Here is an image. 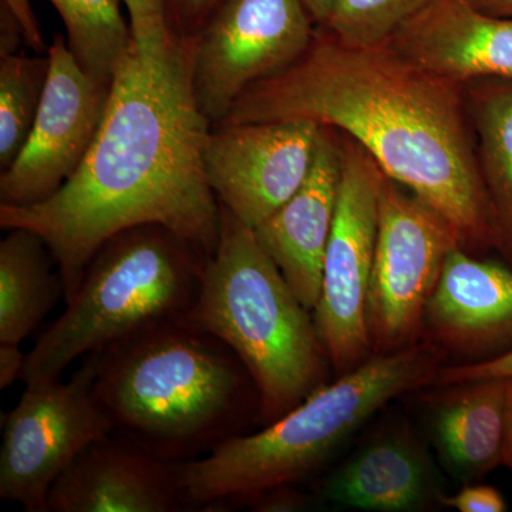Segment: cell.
Returning <instances> with one entry per match:
<instances>
[{
  "label": "cell",
  "mask_w": 512,
  "mask_h": 512,
  "mask_svg": "<svg viewBox=\"0 0 512 512\" xmlns=\"http://www.w3.org/2000/svg\"><path fill=\"white\" fill-rule=\"evenodd\" d=\"M211 127L195 99L187 40L175 33L163 46L134 42L76 173L45 201L0 205V227L45 241L64 302L99 249L127 229L158 225L211 256L221 229L204 163Z\"/></svg>",
  "instance_id": "cell-1"
},
{
  "label": "cell",
  "mask_w": 512,
  "mask_h": 512,
  "mask_svg": "<svg viewBox=\"0 0 512 512\" xmlns=\"http://www.w3.org/2000/svg\"><path fill=\"white\" fill-rule=\"evenodd\" d=\"M279 120H309L352 138L386 177L440 212L470 254L497 245L464 86L390 45L346 46L316 26L301 59L248 87L221 123Z\"/></svg>",
  "instance_id": "cell-2"
},
{
  "label": "cell",
  "mask_w": 512,
  "mask_h": 512,
  "mask_svg": "<svg viewBox=\"0 0 512 512\" xmlns=\"http://www.w3.org/2000/svg\"><path fill=\"white\" fill-rule=\"evenodd\" d=\"M111 434L175 464L207 456L261 420V399L229 346L187 320L89 355Z\"/></svg>",
  "instance_id": "cell-3"
},
{
  "label": "cell",
  "mask_w": 512,
  "mask_h": 512,
  "mask_svg": "<svg viewBox=\"0 0 512 512\" xmlns=\"http://www.w3.org/2000/svg\"><path fill=\"white\" fill-rule=\"evenodd\" d=\"M439 349L423 343L375 355L322 384L264 430L225 441L207 456L175 464L188 510L252 504L315 471L365 421L402 393L433 382Z\"/></svg>",
  "instance_id": "cell-4"
},
{
  "label": "cell",
  "mask_w": 512,
  "mask_h": 512,
  "mask_svg": "<svg viewBox=\"0 0 512 512\" xmlns=\"http://www.w3.org/2000/svg\"><path fill=\"white\" fill-rule=\"evenodd\" d=\"M309 313L254 229L221 207L220 239L188 322L217 336L244 363L265 424L325 384L328 356Z\"/></svg>",
  "instance_id": "cell-5"
},
{
  "label": "cell",
  "mask_w": 512,
  "mask_h": 512,
  "mask_svg": "<svg viewBox=\"0 0 512 512\" xmlns=\"http://www.w3.org/2000/svg\"><path fill=\"white\" fill-rule=\"evenodd\" d=\"M208 258L158 225L111 238L93 256L62 315L26 356L23 382L60 379L82 357L190 318Z\"/></svg>",
  "instance_id": "cell-6"
},
{
  "label": "cell",
  "mask_w": 512,
  "mask_h": 512,
  "mask_svg": "<svg viewBox=\"0 0 512 512\" xmlns=\"http://www.w3.org/2000/svg\"><path fill=\"white\" fill-rule=\"evenodd\" d=\"M457 245L456 229L440 212L384 178L367 296V328L375 355L414 345L444 262Z\"/></svg>",
  "instance_id": "cell-7"
},
{
  "label": "cell",
  "mask_w": 512,
  "mask_h": 512,
  "mask_svg": "<svg viewBox=\"0 0 512 512\" xmlns=\"http://www.w3.org/2000/svg\"><path fill=\"white\" fill-rule=\"evenodd\" d=\"M339 137L342 174L338 204L313 322L329 362L343 375L362 365L372 350L367 296L386 174L365 148L345 134L339 133Z\"/></svg>",
  "instance_id": "cell-8"
},
{
  "label": "cell",
  "mask_w": 512,
  "mask_h": 512,
  "mask_svg": "<svg viewBox=\"0 0 512 512\" xmlns=\"http://www.w3.org/2000/svg\"><path fill=\"white\" fill-rule=\"evenodd\" d=\"M315 32L302 0H221L185 39L195 99L212 126L248 87L301 59Z\"/></svg>",
  "instance_id": "cell-9"
},
{
  "label": "cell",
  "mask_w": 512,
  "mask_h": 512,
  "mask_svg": "<svg viewBox=\"0 0 512 512\" xmlns=\"http://www.w3.org/2000/svg\"><path fill=\"white\" fill-rule=\"evenodd\" d=\"M92 357L67 382L26 383L5 417L0 450V498L29 512L49 511L53 485L86 448L111 436L93 392Z\"/></svg>",
  "instance_id": "cell-10"
},
{
  "label": "cell",
  "mask_w": 512,
  "mask_h": 512,
  "mask_svg": "<svg viewBox=\"0 0 512 512\" xmlns=\"http://www.w3.org/2000/svg\"><path fill=\"white\" fill-rule=\"evenodd\" d=\"M45 92L28 141L0 175V205L45 201L83 163L109 104L111 83L86 72L57 35L47 50Z\"/></svg>",
  "instance_id": "cell-11"
},
{
  "label": "cell",
  "mask_w": 512,
  "mask_h": 512,
  "mask_svg": "<svg viewBox=\"0 0 512 512\" xmlns=\"http://www.w3.org/2000/svg\"><path fill=\"white\" fill-rule=\"evenodd\" d=\"M320 128L309 120L214 124L204 163L221 207L252 229L268 220L311 173Z\"/></svg>",
  "instance_id": "cell-12"
},
{
  "label": "cell",
  "mask_w": 512,
  "mask_h": 512,
  "mask_svg": "<svg viewBox=\"0 0 512 512\" xmlns=\"http://www.w3.org/2000/svg\"><path fill=\"white\" fill-rule=\"evenodd\" d=\"M342 146L335 128H320L315 160L302 187L254 228L259 245L293 293L313 312L322 286L323 259L338 204Z\"/></svg>",
  "instance_id": "cell-13"
},
{
  "label": "cell",
  "mask_w": 512,
  "mask_h": 512,
  "mask_svg": "<svg viewBox=\"0 0 512 512\" xmlns=\"http://www.w3.org/2000/svg\"><path fill=\"white\" fill-rule=\"evenodd\" d=\"M389 45L460 86L512 79V18L485 13L470 0H430Z\"/></svg>",
  "instance_id": "cell-14"
},
{
  "label": "cell",
  "mask_w": 512,
  "mask_h": 512,
  "mask_svg": "<svg viewBox=\"0 0 512 512\" xmlns=\"http://www.w3.org/2000/svg\"><path fill=\"white\" fill-rule=\"evenodd\" d=\"M174 466L113 434L80 454L49 494L53 512L187 510Z\"/></svg>",
  "instance_id": "cell-15"
},
{
  "label": "cell",
  "mask_w": 512,
  "mask_h": 512,
  "mask_svg": "<svg viewBox=\"0 0 512 512\" xmlns=\"http://www.w3.org/2000/svg\"><path fill=\"white\" fill-rule=\"evenodd\" d=\"M424 322L444 345L484 349L512 336V269L451 249Z\"/></svg>",
  "instance_id": "cell-16"
},
{
  "label": "cell",
  "mask_w": 512,
  "mask_h": 512,
  "mask_svg": "<svg viewBox=\"0 0 512 512\" xmlns=\"http://www.w3.org/2000/svg\"><path fill=\"white\" fill-rule=\"evenodd\" d=\"M431 493L429 464L417 444L402 434L373 441L340 468L323 491L342 507L380 512L417 510Z\"/></svg>",
  "instance_id": "cell-17"
},
{
  "label": "cell",
  "mask_w": 512,
  "mask_h": 512,
  "mask_svg": "<svg viewBox=\"0 0 512 512\" xmlns=\"http://www.w3.org/2000/svg\"><path fill=\"white\" fill-rule=\"evenodd\" d=\"M478 168L493 214L495 249L512 264V79L464 86Z\"/></svg>",
  "instance_id": "cell-18"
},
{
  "label": "cell",
  "mask_w": 512,
  "mask_h": 512,
  "mask_svg": "<svg viewBox=\"0 0 512 512\" xmlns=\"http://www.w3.org/2000/svg\"><path fill=\"white\" fill-rule=\"evenodd\" d=\"M434 419L443 457L463 477H477L501 464L507 380L461 384Z\"/></svg>",
  "instance_id": "cell-19"
},
{
  "label": "cell",
  "mask_w": 512,
  "mask_h": 512,
  "mask_svg": "<svg viewBox=\"0 0 512 512\" xmlns=\"http://www.w3.org/2000/svg\"><path fill=\"white\" fill-rule=\"evenodd\" d=\"M52 252L35 232L8 229L0 242V343L20 345L60 298V274H53Z\"/></svg>",
  "instance_id": "cell-20"
},
{
  "label": "cell",
  "mask_w": 512,
  "mask_h": 512,
  "mask_svg": "<svg viewBox=\"0 0 512 512\" xmlns=\"http://www.w3.org/2000/svg\"><path fill=\"white\" fill-rule=\"evenodd\" d=\"M66 28L70 52L101 82L114 76L134 45L123 0H49Z\"/></svg>",
  "instance_id": "cell-21"
},
{
  "label": "cell",
  "mask_w": 512,
  "mask_h": 512,
  "mask_svg": "<svg viewBox=\"0 0 512 512\" xmlns=\"http://www.w3.org/2000/svg\"><path fill=\"white\" fill-rule=\"evenodd\" d=\"M49 57H0V168L15 163L35 124L45 92Z\"/></svg>",
  "instance_id": "cell-22"
},
{
  "label": "cell",
  "mask_w": 512,
  "mask_h": 512,
  "mask_svg": "<svg viewBox=\"0 0 512 512\" xmlns=\"http://www.w3.org/2000/svg\"><path fill=\"white\" fill-rule=\"evenodd\" d=\"M430 0H336L320 28L353 47L389 45Z\"/></svg>",
  "instance_id": "cell-23"
},
{
  "label": "cell",
  "mask_w": 512,
  "mask_h": 512,
  "mask_svg": "<svg viewBox=\"0 0 512 512\" xmlns=\"http://www.w3.org/2000/svg\"><path fill=\"white\" fill-rule=\"evenodd\" d=\"M134 42L141 47H158L173 39L167 0H123Z\"/></svg>",
  "instance_id": "cell-24"
},
{
  "label": "cell",
  "mask_w": 512,
  "mask_h": 512,
  "mask_svg": "<svg viewBox=\"0 0 512 512\" xmlns=\"http://www.w3.org/2000/svg\"><path fill=\"white\" fill-rule=\"evenodd\" d=\"M487 379L512 380V350L484 362L439 369L433 382L440 386H461Z\"/></svg>",
  "instance_id": "cell-25"
},
{
  "label": "cell",
  "mask_w": 512,
  "mask_h": 512,
  "mask_svg": "<svg viewBox=\"0 0 512 512\" xmlns=\"http://www.w3.org/2000/svg\"><path fill=\"white\" fill-rule=\"evenodd\" d=\"M167 2L174 32L187 39L204 25L205 20L221 0H167Z\"/></svg>",
  "instance_id": "cell-26"
},
{
  "label": "cell",
  "mask_w": 512,
  "mask_h": 512,
  "mask_svg": "<svg viewBox=\"0 0 512 512\" xmlns=\"http://www.w3.org/2000/svg\"><path fill=\"white\" fill-rule=\"evenodd\" d=\"M446 507L460 512H503L507 510L503 495L488 485H471L451 497L441 498Z\"/></svg>",
  "instance_id": "cell-27"
},
{
  "label": "cell",
  "mask_w": 512,
  "mask_h": 512,
  "mask_svg": "<svg viewBox=\"0 0 512 512\" xmlns=\"http://www.w3.org/2000/svg\"><path fill=\"white\" fill-rule=\"evenodd\" d=\"M0 5L5 6L12 13L13 18L18 20L26 45L40 55L47 53L49 47L37 22L32 0H0Z\"/></svg>",
  "instance_id": "cell-28"
},
{
  "label": "cell",
  "mask_w": 512,
  "mask_h": 512,
  "mask_svg": "<svg viewBox=\"0 0 512 512\" xmlns=\"http://www.w3.org/2000/svg\"><path fill=\"white\" fill-rule=\"evenodd\" d=\"M20 345L0 343V389L5 390L18 379H22L26 356Z\"/></svg>",
  "instance_id": "cell-29"
},
{
  "label": "cell",
  "mask_w": 512,
  "mask_h": 512,
  "mask_svg": "<svg viewBox=\"0 0 512 512\" xmlns=\"http://www.w3.org/2000/svg\"><path fill=\"white\" fill-rule=\"evenodd\" d=\"M22 42H25V36L18 20L5 6L0 5V57L19 53Z\"/></svg>",
  "instance_id": "cell-30"
},
{
  "label": "cell",
  "mask_w": 512,
  "mask_h": 512,
  "mask_svg": "<svg viewBox=\"0 0 512 512\" xmlns=\"http://www.w3.org/2000/svg\"><path fill=\"white\" fill-rule=\"evenodd\" d=\"M501 464L512 470V380H507V400H505V419Z\"/></svg>",
  "instance_id": "cell-31"
},
{
  "label": "cell",
  "mask_w": 512,
  "mask_h": 512,
  "mask_svg": "<svg viewBox=\"0 0 512 512\" xmlns=\"http://www.w3.org/2000/svg\"><path fill=\"white\" fill-rule=\"evenodd\" d=\"M336 0H302L316 26L323 25L332 12Z\"/></svg>",
  "instance_id": "cell-32"
},
{
  "label": "cell",
  "mask_w": 512,
  "mask_h": 512,
  "mask_svg": "<svg viewBox=\"0 0 512 512\" xmlns=\"http://www.w3.org/2000/svg\"><path fill=\"white\" fill-rule=\"evenodd\" d=\"M470 2L490 15L512 18V0H470Z\"/></svg>",
  "instance_id": "cell-33"
}]
</instances>
